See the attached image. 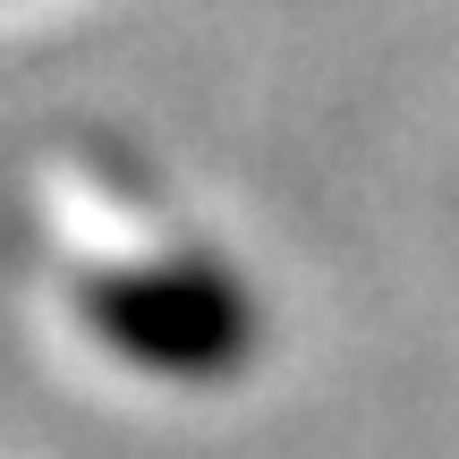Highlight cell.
<instances>
[{
  "label": "cell",
  "mask_w": 459,
  "mask_h": 459,
  "mask_svg": "<svg viewBox=\"0 0 459 459\" xmlns=\"http://www.w3.org/2000/svg\"><path fill=\"white\" fill-rule=\"evenodd\" d=\"M85 315L111 349H128L153 375H221L238 366L247 315L221 273L204 264H153V273H102L85 290Z\"/></svg>",
  "instance_id": "cell-1"
}]
</instances>
